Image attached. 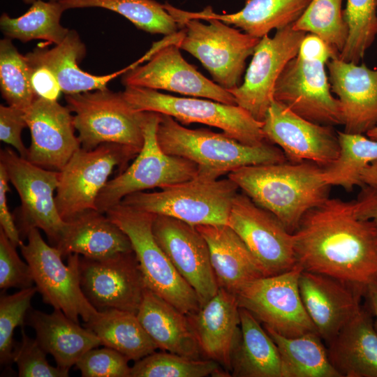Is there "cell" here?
<instances>
[{"label":"cell","mask_w":377,"mask_h":377,"mask_svg":"<svg viewBox=\"0 0 377 377\" xmlns=\"http://www.w3.org/2000/svg\"><path fill=\"white\" fill-rule=\"evenodd\" d=\"M263 131L292 163L310 161L324 168L339 154L337 131L332 126L310 121L276 100L267 111Z\"/></svg>","instance_id":"obj_19"},{"label":"cell","mask_w":377,"mask_h":377,"mask_svg":"<svg viewBox=\"0 0 377 377\" xmlns=\"http://www.w3.org/2000/svg\"><path fill=\"white\" fill-rule=\"evenodd\" d=\"M0 90L8 105L24 111L37 98L31 85L27 58L7 38L0 40Z\"/></svg>","instance_id":"obj_40"},{"label":"cell","mask_w":377,"mask_h":377,"mask_svg":"<svg viewBox=\"0 0 377 377\" xmlns=\"http://www.w3.org/2000/svg\"><path fill=\"white\" fill-rule=\"evenodd\" d=\"M325 64L297 55L278 78L274 99L310 121L332 126L343 125L341 103L332 94Z\"/></svg>","instance_id":"obj_18"},{"label":"cell","mask_w":377,"mask_h":377,"mask_svg":"<svg viewBox=\"0 0 377 377\" xmlns=\"http://www.w3.org/2000/svg\"><path fill=\"white\" fill-rule=\"evenodd\" d=\"M79 275L84 295L98 311L137 313L147 288L133 251L101 259L80 256Z\"/></svg>","instance_id":"obj_16"},{"label":"cell","mask_w":377,"mask_h":377,"mask_svg":"<svg viewBox=\"0 0 377 377\" xmlns=\"http://www.w3.org/2000/svg\"><path fill=\"white\" fill-rule=\"evenodd\" d=\"M178 32L153 45L145 55L148 61L131 65L121 77L125 87L165 90L193 97L205 98L228 105H237L234 96L215 82L205 77L182 57L176 44Z\"/></svg>","instance_id":"obj_12"},{"label":"cell","mask_w":377,"mask_h":377,"mask_svg":"<svg viewBox=\"0 0 377 377\" xmlns=\"http://www.w3.org/2000/svg\"><path fill=\"white\" fill-rule=\"evenodd\" d=\"M302 270L297 264L288 272L249 283L237 295L239 307L284 337L318 333L301 297L299 277Z\"/></svg>","instance_id":"obj_13"},{"label":"cell","mask_w":377,"mask_h":377,"mask_svg":"<svg viewBox=\"0 0 377 377\" xmlns=\"http://www.w3.org/2000/svg\"><path fill=\"white\" fill-rule=\"evenodd\" d=\"M327 66L332 91L341 103L343 131L367 134L377 126V69L339 58Z\"/></svg>","instance_id":"obj_23"},{"label":"cell","mask_w":377,"mask_h":377,"mask_svg":"<svg viewBox=\"0 0 377 377\" xmlns=\"http://www.w3.org/2000/svg\"><path fill=\"white\" fill-rule=\"evenodd\" d=\"M176 20V44L198 59L214 81L226 90L239 85L246 60L260 38L251 36L214 18Z\"/></svg>","instance_id":"obj_8"},{"label":"cell","mask_w":377,"mask_h":377,"mask_svg":"<svg viewBox=\"0 0 377 377\" xmlns=\"http://www.w3.org/2000/svg\"><path fill=\"white\" fill-rule=\"evenodd\" d=\"M204 358L230 372L231 355L240 331L237 295L223 288L195 313L187 316Z\"/></svg>","instance_id":"obj_24"},{"label":"cell","mask_w":377,"mask_h":377,"mask_svg":"<svg viewBox=\"0 0 377 377\" xmlns=\"http://www.w3.org/2000/svg\"><path fill=\"white\" fill-rule=\"evenodd\" d=\"M136 315L158 349L190 358H203L187 315L148 288Z\"/></svg>","instance_id":"obj_30"},{"label":"cell","mask_w":377,"mask_h":377,"mask_svg":"<svg viewBox=\"0 0 377 377\" xmlns=\"http://www.w3.org/2000/svg\"><path fill=\"white\" fill-rule=\"evenodd\" d=\"M54 246L63 257L77 253L93 259L133 251L128 236L105 213L97 209L86 210L66 221Z\"/></svg>","instance_id":"obj_27"},{"label":"cell","mask_w":377,"mask_h":377,"mask_svg":"<svg viewBox=\"0 0 377 377\" xmlns=\"http://www.w3.org/2000/svg\"><path fill=\"white\" fill-rule=\"evenodd\" d=\"M376 8H377V0H376Z\"/></svg>","instance_id":"obj_55"},{"label":"cell","mask_w":377,"mask_h":377,"mask_svg":"<svg viewBox=\"0 0 377 377\" xmlns=\"http://www.w3.org/2000/svg\"><path fill=\"white\" fill-rule=\"evenodd\" d=\"M311 0H246L238 12L219 14L211 7L200 12H188L168 3L165 6L175 20L214 18L239 27L244 33L261 38L273 29L279 30L293 24Z\"/></svg>","instance_id":"obj_26"},{"label":"cell","mask_w":377,"mask_h":377,"mask_svg":"<svg viewBox=\"0 0 377 377\" xmlns=\"http://www.w3.org/2000/svg\"><path fill=\"white\" fill-rule=\"evenodd\" d=\"M106 215L128 236L148 288L189 316L200 308L197 294L174 267L152 232L156 214L119 202Z\"/></svg>","instance_id":"obj_5"},{"label":"cell","mask_w":377,"mask_h":377,"mask_svg":"<svg viewBox=\"0 0 377 377\" xmlns=\"http://www.w3.org/2000/svg\"><path fill=\"white\" fill-rule=\"evenodd\" d=\"M25 111L10 106L0 105V140L12 146L22 158H27L28 148L22 140V132L27 128Z\"/></svg>","instance_id":"obj_46"},{"label":"cell","mask_w":377,"mask_h":377,"mask_svg":"<svg viewBox=\"0 0 377 377\" xmlns=\"http://www.w3.org/2000/svg\"><path fill=\"white\" fill-rule=\"evenodd\" d=\"M65 10L101 8L115 12L138 29L150 34L172 36L179 27L163 4L155 0H59Z\"/></svg>","instance_id":"obj_37"},{"label":"cell","mask_w":377,"mask_h":377,"mask_svg":"<svg viewBox=\"0 0 377 377\" xmlns=\"http://www.w3.org/2000/svg\"><path fill=\"white\" fill-rule=\"evenodd\" d=\"M227 225L244 242L265 276L288 272L297 265L293 234L245 193L235 196Z\"/></svg>","instance_id":"obj_15"},{"label":"cell","mask_w":377,"mask_h":377,"mask_svg":"<svg viewBox=\"0 0 377 377\" xmlns=\"http://www.w3.org/2000/svg\"><path fill=\"white\" fill-rule=\"evenodd\" d=\"M354 200L355 212L361 219L372 221L377 227V187L362 186Z\"/></svg>","instance_id":"obj_50"},{"label":"cell","mask_w":377,"mask_h":377,"mask_svg":"<svg viewBox=\"0 0 377 377\" xmlns=\"http://www.w3.org/2000/svg\"><path fill=\"white\" fill-rule=\"evenodd\" d=\"M263 326L278 348L282 377H342L331 363L318 333L288 337Z\"/></svg>","instance_id":"obj_34"},{"label":"cell","mask_w":377,"mask_h":377,"mask_svg":"<svg viewBox=\"0 0 377 377\" xmlns=\"http://www.w3.org/2000/svg\"><path fill=\"white\" fill-rule=\"evenodd\" d=\"M22 341L15 346L13 363L17 367L20 377H68L69 371L50 365L47 360V353L36 339L27 336L21 327Z\"/></svg>","instance_id":"obj_43"},{"label":"cell","mask_w":377,"mask_h":377,"mask_svg":"<svg viewBox=\"0 0 377 377\" xmlns=\"http://www.w3.org/2000/svg\"><path fill=\"white\" fill-rule=\"evenodd\" d=\"M87 48L75 30H70L62 42L52 48L38 46L25 54L31 61L48 67L56 76L62 93L71 95L102 89L113 79L123 75L131 66L103 75L90 74L78 66Z\"/></svg>","instance_id":"obj_31"},{"label":"cell","mask_w":377,"mask_h":377,"mask_svg":"<svg viewBox=\"0 0 377 377\" xmlns=\"http://www.w3.org/2000/svg\"><path fill=\"white\" fill-rule=\"evenodd\" d=\"M65 8L59 1L36 0L23 15L11 17L3 13L0 29L5 38L27 43L40 39L57 45L63 41L70 29L60 22Z\"/></svg>","instance_id":"obj_35"},{"label":"cell","mask_w":377,"mask_h":377,"mask_svg":"<svg viewBox=\"0 0 377 377\" xmlns=\"http://www.w3.org/2000/svg\"><path fill=\"white\" fill-rule=\"evenodd\" d=\"M122 92L127 101L138 111L169 115L183 124L200 123L216 127L249 145L267 142L263 131V121L256 120L237 105L198 97H177L138 87H125Z\"/></svg>","instance_id":"obj_7"},{"label":"cell","mask_w":377,"mask_h":377,"mask_svg":"<svg viewBox=\"0 0 377 377\" xmlns=\"http://www.w3.org/2000/svg\"><path fill=\"white\" fill-rule=\"evenodd\" d=\"M327 346L342 377H377V327L370 309L362 306Z\"/></svg>","instance_id":"obj_29"},{"label":"cell","mask_w":377,"mask_h":377,"mask_svg":"<svg viewBox=\"0 0 377 377\" xmlns=\"http://www.w3.org/2000/svg\"><path fill=\"white\" fill-rule=\"evenodd\" d=\"M152 232L174 267L195 290L202 306L219 290L205 239L195 226L161 214L155 215Z\"/></svg>","instance_id":"obj_20"},{"label":"cell","mask_w":377,"mask_h":377,"mask_svg":"<svg viewBox=\"0 0 377 377\" xmlns=\"http://www.w3.org/2000/svg\"><path fill=\"white\" fill-rule=\"evenodd\" d=\"M36 0H22V1L26 4H31ZM50 1H59V0H50Z\"/></svg>","instance_id":"obj_54"},{"label":"cell","mask_w":377,"mask_h":377,"mask_svg":"<svg viewBox=\"0 0 377 377\" xmlns=\"http://www.w3.org/2000/svg\"><path fill=\"white\" fill-rule=\"evenodd\" d=\"M343 16L348 37L339 59L358 64L377 35L376 0H347Z\"/></svg>","instance_id":"obj_41"},{"label":"cell","mask_w":377,"mask_h":377,"mask_svg":"<svg viewBox=\"0 0 377 377\" xmlns=\"http://www.w3.org/2000/svg\"><path fill=\"white\" fill-rule=\"evenodd\" d=\"M138 153L116 143L78 149L59 171L55 202L61 219L66 222L86 210L96 209L97 198L114 169L123 172Z\"/></svg>","instance_id":"obj_11"},{"label":"cell","mask_w":377,"mask_h":377,"mask_svg":"<svg viewBox=\"0 0 377 377\" xmlns=\"http://www.w3.org/2000/svg\"><path fill=\"white\" fill-rule=\"evenodd\" d=\"M306 34L295 30L292 24L276 30L272 38L268 35L261 38L255 47L243 83L228 90L237 105L256 120L263 121L274 100L276 81L286 64L297 55Z\"/></svg>","instance_id":"obj_17"},{"label":"cell","mask_w":377,"mask_h":377,"mask_svg":"<svg viewBox=\"0 0 377 377\" xmlns=\"http://www.w3.org/2000/svg\"><path fill=\"white\" fill-rule=\"evenodd\" d=\"M0 163L20 198V235L40 229L54 246L66 226L55 202L59 172L38 166L9 147L1 150Z\"/></svg>","instance_id":"obj_14"},{"label":"cell","mask_w":377,"mask_h":377,"mask_svg":"<svg viewBox=\"0 0 377 377\" xmlns=\"http://www.w3.org/2000/svg\"><path fill=\"white\" fill-rule=\"evenodd\" d=\"M9 182L7 172L0 163V228L17 247L23 241L8 205L7 193L10 191Z\"/></svg>","instance_id":"obj_48"},{"label":"cell","mask_w":377,"mask_h":377,"mask_svg":"<svg viewBox=\"0 0 377 377\" xmlns=\"http://www.w3.org/2000/svg\"><path fill=\"white\" fill-rule=\"evenodd\" d=\"M343 0H311L293 24L295 30L309 32L323 40L339 58L348 37V26L341 8Z\"/></svg>","instance_id":"obj_38"},{"label":"cell","mask_w":377,"mask_h":377,"mask_svg":"<svg viewBox=\"0 0 377 377\" xmlns=\"http://www.w3.org/2000/svg\"><path fill=\"white\" fill-rule=\"evenodd\" d=\"M214 360L193 359L175 353L154 352L131 367V377H205L229 376Z\"/></svg>","instance_id":"obj_39"},{"label":"cell","mask_w":377,"mask_h":377,"mask_svg":"<svg viewBox=\"0 0 377 377\" xmlns=\"http://www.w3.org/2000/svg\"><path fill=\"white\" fill-rule=\"evenodd\" d=\"M361 181L363 186L377 187V159L364 170L361 175Z\"/></svg>","instance_id":"obj_52"},{"label":"cell","mask_w":377,"mask_h":377,"mask_svg":"<svg viewBox=\"0 0 377 377\" xmlns=\"http://www.w3.org/2000/svg\"><path fill=\"white\" fill-rule=\"evenodd\" d=\"M298 56L327 64L330 59L338 58L328 45L320 37L313 34H306L298 51Z\"/></svg>","instance_id":"obj_49"},{"label":"cell","mask_w":377,"mask_h":377,"mask_svg":"<svg viewBox=\"0 0 377 377\" xmlns=\"http://www.w3.org/2000/svg\"><path fill=\"white\" fill-rule=\"evenodd\" d=\"M337 135L339 154L331 165L323 168V177L330 186H338L350 191L363 186L362 172L377 159V140L344 131H337Z\"/></svg>","instance_id":"obj_36"},{"label":"cell","mask_w":377,"mask_h":377,"mask_svg":"<svg viewBox=\"0 0 377 377\" xmlns=\"http://www.w3.org/2000/svg\"><path fill=\"white\" fill-rule=\"evenodd\" d=\"M27 60L29 67L31 85L36 96L49 101H57L62 91L54 74L43 64L27 58Z\"/></svg>","instance_id":"obj_47"},{"label":"cell","mask_w":377,"mask_h":377,"mask_svg":"<svg viewBox=\"0 0 377 377\" xmlns=\"http://www.w3.org/2000/svg\"><path fill=\"white\" fill-rule=\"evenodd\" d=\"M25 324L36 332V339L57 367L68 371L88 350L102 346L99 338L89 329L69 318L61 309L51 313L30 309Z\"/></svg>","instance_id":"obj_28"},{"label":"cell","mask_w":377,"mask_h":377,"mask_svg":"<svg viewBox=\"0 0 377 377\" xmlns=\"http://www.w3.org/2000/svg\"><path fill=\"white\" fill-rule=\"evenodd\" d=\"M238 189L229 177L213 179L197 175L160 191L128 195L120 202L193 226L227 224Z\"/></svg>","instance_id":"obj_4"},{"label":"cell","mask_w":377,"mask_h":377,"mask_svg":"<svg viewBox=\"0 0 377 377\" xmlns=\"http://www.w3.org/2000/svg\"><path fill=\"white\" fill-rule=\"evenodd\" d=\"M299 288L305 309L327 344L362 307L365 289L319 273L302 270Z\"/></svg>","instance_id":"obj_22"},{"label":"cell","mask_w":377,"mask_h":377,"mask_svg":"<svg viewBox=\"0 0 377 377\" xmlns=\"http://www.w3.org/2000/svg\"><path fill=\"white\" fill-rule=\"evenodd\" d=\"M159 114L147 112L143 126L144 144L131 165L110 179L96 200V209L105 213L128 195L147 189H161L195 177L193 162L169 155L161 148L156 137Z\"/></svg>","instance_id":"obj_9"},{"label":"cell","mask_w":377,"mask_h":377,"mask_svg":"<svg viewBox=\"0 0 377 377\" xmlns=\"http://www.w3.org/2000/svg\"><path fill=\"white\" fill-rule=\"evenodd\" d=\"M366 135L372 139L377 140V126L369 131Z\"/></svg>","instance_id":"obj_53"},{"label":"cell","mask_w":377,"mask_h":377,"mask_svg":"<svg viewBox=\"0 0 377 377\" xmlns=\"http://www.w3.org/2000/svg\"><path fill=\"white\" fill-rule=\"evenodd\" d=\"M128 361L121 353L104 346L88 350L75 366L82 377H131Z\"/></svg>","instance_id":"obj_44"},{"label":"cell","mask_w":377,"mask_h":377,"mask_svg":"<svg viewBox=\"0 0 377 377\" xmlns=\"http://www.w3.org/2000/svg\"><path fill=\"white\" fill-rule=\"evenodd\" d=\"M156 137L165 153L193 162L198 175L213 179L244 166L288 161L280 148L267 142L249 145L223 132L190 129L166 114H159Z\"/></svg>","instance_id":"obj_3"},{"label":"cell","mask_w":377,"mask_h":377,"mask_svg":"<svg viewBox=\"0 0 377 377\" xmlns=\"http://www.w3.org/2000/svg\"><path fill=\"white\" fill-rule=\"evenodd\" d=\"M65 99L73 114L82 148L92 149L103 143H116L140 152L147 112L135 110L122 91L106 87L66 95Z\"/></svg>","instance_id":"obj_6"},{"label":"cell","mask_w":377,"mask_h":377,"mask_svg":"<svg viewBox=\"0 0 377 377\" xmlns=\"http://www.w3.org/2000/svg\"><path fill=\"white\" fill-rule=\"evenodd\" d=\"M364 296L367 298L373 317L376 318L377 327V281L367 286Z\"/></svg>","instance_id":"obj_51"},{"label":"cell","mask_w":377,"mask_h":377,"mask_svg":"<svg viewBox=\"0 0 377 377\" xmlns=\"http://www.w3.org/2000/svg\"><path fill=\"white\" fill-rule=\"evenodd\" d=\"M24 117L31 135L27 159L41 168L61 171L81 148L73 113L57 101L37 97Z\"/></svg>","instance_id":"obj_21"},{"label":"cell","mask_w":377,"mask_h":377,"mask_svg":"<svg viewBox=\"0 0 377 377\" xmlns=\"http://www.w3.org/2000/svg\"><path fill=\"white\" fill-rule=\"evenodd\" d=\"M38 292L34 286L0 297V362L5 367L13 363L15 328L25 324L31 300Z\"/></svg>","instance_id":"obj_42"},{"label":"cell","mask_w":377,"mask_h":377,"mask_svg":"<svg viewBox=\"0 0 377 377\" xmlns=\"http://www.w3.org/2000/svg\"><path fill=\"white\" fill-rule=\"evenodd\" d=\"M17 246L0 228V288L20 289L34 286L30 267L22 260Z\"/></svg>","instance_id":"obj_45"},{"label":"cell","mask_w":377,"mask_h":377,"mask_svg":"<svg viewBox=\"0 0 377 377\" xmlns=\"http://www.w3.org/2000/svg\"><path fill=\"white\" fill-rule=\"evenodd\" d=\"M27 239V244L22 242L19 247L43 301L61 309L76 323H79V317L84 323L89 321L98 310L89 302L80 286V256L69 255L64 264L60 251L48 244L38 228L31 229Z\"/></svg>","instance_id":"obj_10"},{"label":"cell","mask_w":377,"mask_h":377,"mask_svg":"<svg viewBox=\"0 0 377 377\" xmlns=\"http://www.w3.org/2000/svg\"><path fill=\"white\" fill-rule=\"evenodd\" d=\"M323 168L304 161L251 165L228 175L251 200L293 234L304 216L329 198Z\"/></svg>","instance_id":"obj_2"},{"label":"cell","mask_w":377,"mask_h":377,"mask_svg":"<svg viewBox=\"0 0 377 377\" xmlns=\"http://www.w3.org/2000/svg\"><path fill=\"white\" fill-rule=\"evenodd\" d=\"M195 227L207 243L219 288L237 295L247 284L265 276L248 247L228 225Z\"/></svg>","instance_id":"obj_25"},{"label":"cell","mask_w":377,"mask_h":377,"mask_svg":"<svg viewBox=\"0 0 377 377\" xmlns=\"http://www.w3.org/2000/svg\"><path fill=\"white\" fill-rule=\"evenodd\" d=\"M240 331L231 355V376L282 377L276 345L260 323L239 307Z\"/></svg>","instance_id":"obj_32"},{"label":"cell","mask_w":377,"mask_h":377,"mask_svg":"<svg viewBox=\"0 0 377 377\" xmlns=\"http://www.w3.org/2000/svg\"><path fill=\"white\" fill-rule=\"evenodd\" d=\"M297 264L357 286L377 281V227L358 217L354 200L328 198L293 233Z\"/></svg>","instance_id":"obj_1"},{"label":"cell","mask_w":377,"mask_h":377,"mask_svg":"<svg viewBox=\"0 0 377 377\" xmlns=\"http://www.w3.org/2000/svg\"><path fill=\"white\" fill-rule=\"evenodd\" d=\"M84 326L99 338L102 346L118 351L129 360L137 361L158 349L136 313L130 311H97Z\"/></svg>","instance_id":"obj_33"}]
</instances>
